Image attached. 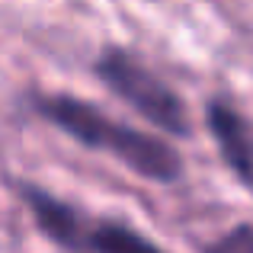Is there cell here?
Wrapping results in <instances>:
<instances>
[{
    "instance_id": "obj_2",
    "label": "cell",
    "mask_w": 253,
    "mask_h": 253,
    "mask_svg": "<svg viewBox=\"0 0 253 253\" xmlns=\"http://www.w3.org/2000/svg\"><path fill=\"white\" fill-rule=\"evenodd\" d=\"M16 192L23 205L29 209L36 228L48 237L51 244L74 253H170L157 241H151L144 231H138L125 218L112 215H90L77 205L64 202L51 189L32 183V179H16Z\"/></svg>"
},
{
    "instance_id": "obj_1",
    "label": "cell",
    "mask_w": 253,
    "mask_h": 253,
    "mask_svg": "<svg viewBox=\"0 0 253 253\" xmlns=\"http://www.w3.org/2000/svg\"><path fill=\"white\" fill-rule=\"evenodd\" d=\"M29 106L39 119L55 125L71 141L112 157V161H119L122 167H128L135 176L148 179V183L173 186L186 173V164L176 154L173 144L151 135V131H141V128H131V125L119 122V119H112L109 112H103L99 106H93L84 96L61 93V90L32 93Z\"/></svg>"
},
{
    "instance_id": "obj_3",
    "label": "cell",
    "mask_w": 253,
    "mask_h": 253,
    "mask_svg": "<svg viewBox=\"0 0 253 253\" xmlns=\"http://www.w3.org/2000/svg\"><path fill=\"white\" fill-rule=\"evenodd\" d=\"M93 74L99 77V84L112 96L128 103L154 128L176 135V138L192 135V119H189L183 96L157 71H151L131 48H125V45L99 48V55L93 58Z\"/></svg>"
},
{
    "instance_id": "obj_5",
    "label": "cell",
    "mask_w": 253,
    "mask_h": 253,
    "mask_svg": "<svg viewBox=\"0 0 253 253\" xmlns=\"http://www.w3.org/2000/svg\"><path fill=\"white\" fill-rule=\"evenodd\" d=\"M202 253H253V224L241 221L218 234L215 241L202 244Z\"/></svg>"
},
{
    "instance_id": "obj_4",
    "label": "cell",
    "mask_w": 253,
    "mask_h": 253,
    "mask_svg": "<svg viewBox=\"0 0 253 253\" xmlns=\"http://www.w3.org/2000/svg\"><path fill=\"white\" fill-rule=\"evenodd\" d=\"M205 125L221 151L224 167L237 176V183L253 196V125L228 96H211L205 106Z\"/></svg>"
}]
</instances>
